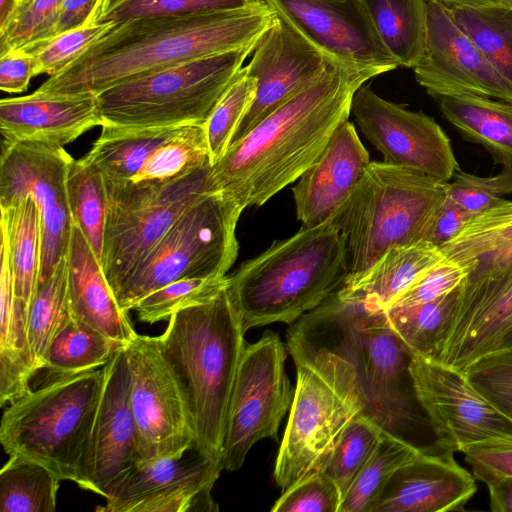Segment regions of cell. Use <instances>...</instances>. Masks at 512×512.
I'll return each instance as SVG.
<instances>
[{"label":"cell","mask_w":512,"mask_h":512,"mask_svg":"<svg viewBox=\"0 0 512 512\" xmlns=\"http://www.w3.org/2000/svg\"><path fill=\"white\" fill-rule=\"evenodd\" d=\"M326 57L385 73L399 65L382 44L361 0H264Z\"/></svg>","instance_id":"ffe728a7"},{"label":"cell","mask_w":512,"mask_h":512,"mask_svg":"<svg viewBox=\"0 0 512 512\" xmlns=\"http://www.w3.org/2000/svg\"><path fill=\"white\" fill-rule=\"evenodd\" d=\"M332 62L276 13L246 66L257 80V90L232 142L248 134L274 110L316 81Z\"/></svg>","instance_id":"44dd1931"},{"label":"cell","mask_w":512,"mask_h":512,"mask_svg":"<svg viewBox=\"0 0 512 512\" xmlns=\"http://www.w3.org/2000/svg\"><path fill=\"white\" fill-rule=\"evenodd\" d=\"M19 4L20 0H0V31L9 24Z\"/></svg>","instance_id":"91938a15"},{"label":"cell","mask_w":512,"mask_h":512,"mask_svg":"<svg viewBox=\"0 0 512 512\" xmlns=\"http://www.w3.org/2000/svg\"><path fill=\"white\" fill-rule=\"evenodd\" d=\"M409 371L442 449L455 453L478 443L512 442V421L471 385L463 371L414 355Z\"/></svg>","instance_id":"5bb4252c"},{"label":"cell","mask_w":512,"mask_h":512,"mask_svg":"<svg viewBox=\"0 0 512 512\" xmlns=\"http://www.w3.org/2000/svg\"><path fill=\"white\" fill-rule=\"evenodd\" d=\"M336 292L297 322L354 366L364 413L422 452L450 453L439 445L417 398L409 371L412 354L389 327L384 309Z\"/></svg>","instance_id":"3957f363"},{"label":"cell","mask_w":512,"mask_h":512,"mask_svg":"<svg viewBox=\"0 0 512 512\" xmlns=\"http://www.w3.org/2000/svg\"><path fill=\"white\" fill-rule=\"evenodd\" d=\"M296 386L274 467L282 491L320 468L348 423L365 406L354 366L296 322L287 333Z\"/></svg>","instance_id":"8992f818"},{"label":"cell","mask_w":512,"mask_h":512,"mask_svg":"<svg viewBox=\"0 0 512 512\" xmlns=\"http://www.w3.org/2000/svg\"><path fill=\"white\" fill-rule=\"evenodd\" d=\"M472 217V214L446 195L433 216L424 240L442 247L455 238Z\"/></svg>","instance_id":"db71d44e"},{"label":"cell","mask_w":512,"mask_h":512,"mask_svg":"<svg viewBox=\"0 0 512 512\" xmlns=\"http://www.w3.org/2000/svg\"><path fill=\"white\" fill-rule=\"evenodd\" d=\"M101 127L100 136L84 157L100 170L106 186L133 179L148 157L179 128Z\"/></svg>","instance_id":"d6a6232c"},{"label":"cell","mask_w":512,"mask_h":512,"mask_svg":"<svg viewBox=\"0 0 512 512\" xmlns=\"http://www.w3.org/2000/svg\"><path fill=\"white\" fill-rule=\"evenodd\" d=\"M444 117L472 142L483 145L495 161L512 165V103L475 95L440 98Z\"/></svg>","instance_id":"4dcf8cb0"},{"label":"cell","mask_w":512,"mask_h":512,"mask_svg":"<svg viewBox=\"0 0 512 512\" xmlns=\"http://www.w3.org/2000/svg\"><path fill=\"white\" fill-rule=\"evenodd\" d=\"M477 266L474 270H481L486 268L501 267L512 264V244L500 248L477 261ZM473 270V271H474Z\"/></svg>","instance_id":"680465c9"},{"label":"cell","mask_w":512,"mask_h":512,"mask_svg":"<svg viewBox=\"0 0 512 512\" xmlns=\"http://www.w3.org/2000/svg\"><path fill=\"white\" fill-rule=\"evenodd\" d=\"M348 276L343 238L328 220L275 241L228 276L245 331L294 323L341 288Z\"/></svg>","instance_id":"5b68a950"},{"label":"cell","mask_w":512,"mask_h":512,"mask_svg":"<svg viewBox=\"0 0 512 512\" xmlns=\"http://www.w3.org/2000/svg\"><path fill=\"white\" fill-rule=\"evenodd\" d=\"M66 257L71 316L124 346L129 344L137 332L120 307L100 260L75 224Z\"/></svg>","instance_id":"484cf974"},{"label":"cell","mask_w":512,"mask_h":512,"mask_svg":"<svg viewBox=\"0 0 512 512\" xmlns=\"http://www.w3.org/2000/svg\"><path fill=\"white\" fill-rule=\"evenodd\" d=\"M369 153L349 119L334 131L318 160L292 187L296 216L303 227L332 218L364 175Z\"/></svg>","instance_id":"603a6c76"},{"label":"cell","mask_w":512,"mask_h":512,"mask_svg":"<svg viewBox=\"0 0 512 512\" xmlns=\"http://www.w3.org/2000/svg\"><path fill=\"white\" fill-rule=\"evenodd\" d=\"M342 498L336 485L317 468L282 491L272 512H339Z\"/></svg>","instance_id":"816d5d0a"},{"label":"cell","mask_w":512,"mask_h":512,"mask_svg":"<svg viewBox=\"0 0 512 512\" xmlns=\"http://www.w3.org/2000/svg\"><path fill=\"white\" fill-rule=\"evenodd\" d=\"M502 2L505 6L512 8V0H502Z\"/></svg>","instance_id":"be15d7a7"},{"label":"cell","mask_w":512,"mask_h":512,"mask_svg":"<svg viewBox=\"0 0 512 512\" xmlns=\"http://www.w3.org/2000/svg\"><path fill=\"white\" fill-rule=\"evenodd\" d=\"M103 382V367L44 381L7 405L0 442L78 484Z\"/></svg>","instance_id":"ba28073f"},{"label":"cell","mask_w":512,"mask_h":512,"mask_svg":"<svg viewBox=\"0 0 512 512\" xmlns=\"http://www.w3.org/2000/svg\"><path fill=\"white\" fill-rule=\"evenodd\" d=\"M0 405L4 407L24 396L35 375L28 341V318L17 298L8 246L0 243Z\"/></svg>","instance_id":"83f0119b"},{"label":"cell","mask_w":512,"mask_h":512,"mask_svg":"<svg viewBox=\"0 0 512 512\" xmlns=\"http://www.w3.org/2000/svg\"><path fill=\"white\" fill-rule=\"evenodd\" d=\"M257 42L167 67L102 91L96 95L101 126H204Z\"/></svg>","instance_id":"9c48e42d"},{"label":"cell","mask_w":512,"mask_h":512,"mask_svg":"<svg viewBox=\"0 0 512 512\" xmlns=\"http://www.w3.org/2000/svg\"><path fill=\"white\" fill-rule=\"evenodd\" d=\"M445 257L441 247L425 240L389 248L356 280L343 284V299L371 301L383 309L422 274Z\"/></svg>","instance_id":"f1b7e54d"},{"label":"cell","mask_w":512,"mask_h":512,"mask_svg":"<svg viewBox=\"0 0 512 512\" xmlns=\"http://www.w3.org/2000/svg\"><path fill=\"white\" fill-rule=\"evenodd\" d=\"M115 26L116 24L109 22H92L21 50L35 55V76L47 74L51 77L63 71L91 44Z\"/></svg>","instance_id":"7dc6e473"},{"label":"cell","mask_w":512,"mask_h":512,"mask_svg":"<svg viewBox=\"0 0 512 512\" xmlns=\"http://www.w3.org/2000/svg\"><path fill=\"white\" fill-rule=\"evenodd\" d=\"M139 460L181 457L197 431L187 390L157 337L136 334L125 346Z\"/></svg>","instance_id":"8fae6325"},{"label":"cell","mask_w":512,"mask_h":512,"mask_svg":"<svg viewBox=\"0 0 512 512\" xmlns=\"http://www.w3.org/2000/svg\"><path fill=\"white\" fill-rule=\"evenodd\" d=\"M449 8L454 6H495L503 4L502 0H433Z\"/></svg>","instance_id":"94428289"},{"label":"cell","mask_w":512,"mask_h":512,"mask_svg":"<svg viewBox=\"0 0 512 512\" xmlns=\"http://www.w3.org/2000/svg\"><path fill=\"white\" fill-rule=\"evenodd\" d=\"M425 3V46L413 68L416 81L434 98L475 95L512 103V86L455 24L447 8L433 0Z\"/></svg>","instance_id":"d6986e66"},{"label":"cell","mask_w":512,"mask_h":512,"mask_svg":"<svg viewBox=\"0 0 512 512\" xmlns=\"http://www.w3.org/2000/svg\"><path fill=\"white\" fill-rule=\"evenodd\" d=\"M187 453L181 457L138 460L105 498V505L96 511H217L211 491L223 467L196 450L194 455Z\"/></svg>","instance_id":"ac0fdd59"},{"label":"cell","mask_w":512,"mask_h":512,"mask_svg":"<svg viewBox=\"0 0 512 512\" xmlns=\"http://www.w3.org/2000/svg\"><path fill=\"white\" fill-rule=\"evenodd\" d=\"M243 210L220 191L192 203L112 289L120 307L128 313L144 296L179 279L227 276L238 255Z\"/></svg>","instance_id":"30bf717a"},{"label":"cell","mask_w":512,"mask_h":512,"mask_svg":"<svg viewBox=\"0 0 512 512\" xmlns=\"http://www.w3.org/2000/svg\"><path fill=\"white\" fill-rule=\"evenodd\" d=\"M245 333L227 283L214 294L175 311L165 331L157 336L189 395L197 431L194 449L221 466Z\"/></svg>","instance_id":"277c9868"},{"label":"cell","mask_w":512,"mask_h":512,"mask_svg":"<svg viewBox=\"0 0 512 512\" xmlns=\"http://www.w3.org/2000/svg\"><path fill=\"white\" fill-rule=\"evenodd\" d=\"M67 192L73 223L101 262L108 209L104 177L85 157L73 159L68 170Z\"/></svg>","instance_id":"f35d334b"},{"label":"cell","mask_w":512,"mask_h":512,"mask_svg":"<svg viewBox=\"0 0 512 512\" xmlns=\"http://www.w3.org/2000/svg\"><path fill=\"white\" fill-rule=\"evenodd\" d=\"M218 189L207 164L129 205L108 206L101 266L113 289L195 201Z\"/></svg>","instance_id":"9a60e30c"},{"label":"cell","mask_w":512,"mask_h":512,"mask_svg":"<svg viewBox=\"0 0 512 512\" xmlns=\"http://www.w3.org/2000/svg\"><path fill=\"white\" fill-rule=\"evenodd\" d=\"M139 460L125 346L103 366V382L78 486L107 498Z\"/></svg>","instance_id":"e0dca14e"},{"label":"cell","mask_w":512,"mask_h":512,"mask_svg":"<svg viewBox=\"0 0 512 512\" xmlns=\"http://www.w3.org/2000/svg\"><path fill=\"white\" fill-rule=\"evenodd\" d=\"M286 358L282 340L270 330L245 346L229 404L223 469L239 470L258 441L277 439L294 395L285 369Z\"/></svg>","instance_id":"7c38bea8"},{"label":"cell","mask_w":512,"mask_h":512,"mask_svg":"<svg viewBox=\"0 0 512 512\" xmlns=\"http://www.w3.org/2000/svg\"><path fill=\"white\" fill-rule=\"evenodd\" d=\"M100 3L101 0H63L51 38L92 23Z\"/></svg>","instance_id":"9f6ffc18"},{"label":"cell","mask_w":512,"mask_h":512,"mask_svg":"<svg viewBox=\"0 0 512 512\" xmlns=\"http://www.w3.org/2000/svg\"><path fill=\"white\" fill-rule=\"evenodd\" d=\"M227 283L228 276L179 279L147 294L133 309L140 321L153 324L191 302L214 294Z\"/></svg>","instance_id":"ee69618b"},{"label":"cell","mask_w":512,"mask_h":512,"mask_svg":"<svg viewBox=\"0 0 512 512\" xmlns=\"http://www.w3.org/2000/svg\"><path fill=\"white\" fill-rule=\"evenodd\" d=\"M462 453L475 479L485 484L501 477H512V442L478 443Z\"/></svg>","instance_id":"f5cc1de1"},{"label":"cell","mask_w":512,"mask_h":512,"mask_svg":"<svg viewBox=\"0 0 512 512\" xmlns=\"http://www.w3.org/2000/svg\"><path fill=\"white\" fill-rule=\"evenodd\" d=\"M461 290L462 284L430 302L384 309L389 327L412 355L439 358L454 324Z\"/></svg>","instance_id":"1f68e13d"},{"label":"cell","mask_w":512,"mask_h":512,"mask_svg":"<svg viewBox=\"0 0 512 512\" xmlns=\"http://www.w3.org/2000/svg\"><path fill=\"white\" fill-rule=\"evenodd\" d=\"M72 161L63 147L2 142L0 207L30 195L40 209L43 228L40 283L50 277L67 255L74 224L67 192Z\"/></svg>","instance_id":"4fadbf2b"},{"label":"cell","mask_w":512,"mask_h":512,"mask_svg":"<svg viewBox=\"0 0 512 512\" xmlns=\"http://www.w3.org/2000/svg\"><path fill=\"white\" fill-rule=\"evenodd\" d=\"M385 431L375 419L360 412L345 427L320 466L336 485L342 501L376 450Z\"/></svg>","instance_id":"60d3db41"},{"label":"cell","mask_w":512,"mask_h":512,"mask_svg":"<svg viewBox=\"0 0 512 512\" xmlns=\"http://www.w3.org/2000/svg\"><path fill=\"white\" fill-rule=\"evenodd\" d=\"M127 1L129 0H101L99 11L94 21L112 12Z\"/></svg>","instance_id":"6125c7cd"},{"label":"cell","mask_w":512,"mask_h":512,"mask_svg":"<svg viewBox=\"0 0 512 512\" xmlns=\"http://www.w3.org/2000/svg\"><path fill=\"white\" fill-rule=\"evenodd\" d=\"M36 57L33 53L16 50L0 55V89L20 93L27 89L35 76Z\"/></svg>","instance_id":"11a10c76"},{"label":"cell","mask_w":512,"mask_h":512,"mask_svg":"<svg viewBox=\"0 0 512 512\" xmlns=\"http://www.w3.org/2000/svg\"><path fill=\"white\" fill-rule=\"evenodd\" d=\"M351 112L365 137L384 161L449 182L459 170L450 139L423 112H413L362 85L354 94Z\"/></svg>","instance_id":"2e32d148"},{"label":"cell","mask_w":512,"mask_h":512,"mask_svg":"<svg viewBox=\"0 0 512 512\" xmlns=\"http://www.w3.org/2000/svg\"><path fill=\"white\" fill-rule=\"evenodd\" d=\"M463 372L471 385L512 421V348L486 354Z\"/></svg>","instance_id":"c3c4849f"},{"label":"cell","mask_w":512,"mask_h":512,"mask_svg":"<svg viewBox=\"0 0 512 512\" xmlns=\"http://www.w3.org/2000/svg\"><path fill=\"white\" fill-rule=\"evenodd\" d=\"M420 452L405 439L385 431L342 501L339 512H373L394 473Z\"/></svg>","instance_id":"ab89813d"},{"label":"cell","mask_w":512,"mask_h":512,"mask_svg":"<svg viewBox=\"0 0 512 512\" xmlns=\"http://www.w3.org/2000/svg\"><path fill=\"white\" fill-rule=\"evenodd\" d=\"M383 73L332 62L316 81L230 144L212 165L218 191L244 209L262 206L318 160L349 118L355 92Z\"/></svg>","instance_id":"6da1fadb"},{"label":"cell","mask_w":512,"mask_h":512,"mask_svg":"<svg viewBox=\"0 0 512 512\" xmlns=\"http://www.w3.org/2000/svg\"><path fill=\"white\" fill-rule=\"evenodd\" d=\"M387 51L399 66L414 68L426 37L425 0H361Z\"/></svg>","instance_id":"836d02e7"},{"label":"cell","mask_w":512,"mask_h":512,"mask_svg":"<svg viewBox=\"0 0 512 512\" xmlns=\"http://www.w3.org/2000/svg\"><path fill=\"white\" fill-rule=\"evenodd\" d=\"M512 341V264L472 271L463 281L454 324L436 361L463 371Z\"/></svg>","instance_id":"7402d4cb"},{"label":"cell","mask_w":512,"mask_h":512,"mask_svg":"<svg viewBox=\"0 0 512 512\" xmlns=\"http://www.w3.org/2000/svg\"><path fill=\"white\" fill-rule=\"evenodd\" d=\"M0 211L1 236L8 246L15 294L28 318L40 283L43 243L40 209L36 201L27 195L0 207Z\"/></svg>","instance_id":"f546056e"},{"label":"cell","mask_w":512,"mask_h":512,"mask_svg":"<svg viewBox=\"0 0 512 512\" xmlns=\"http://www.w3.org/2000/svg\"><path fill=\"white\" fill-rule=\"evenodd\" d=\"M262 0H129L94 23L121 24L156 16H191L233 11Z\"/></svg>","instance_id":"bcb514c9"},{"label":"cell","mask_w":512,"mask_h":512,"mask_svg":"<svg viewBox=\"0 0 512 512\" xmlns=\"http://www.w3.org/2000/svg\"><path fill=\"white\" fill-rule=\"evenodd\" d=\"M447 182L414 169L373 161L330 219L345 246L350 283L391 247L424 240Z\"/></svg>","instance_id":"52a82bcc"},{"label":"cell","mask_w":512,"mask_h":512,"mask_svg":"<svg viewBox=\"0 0 512 512\" xmlns=\"http://www.w3.org/2000/svg\"><path fill=\"white\" fill-rule=\"evenodd\" d=\"M493 512H512V477H501L486 483Z\"/></svg>","instance_id":"6f0895ef"},{"label":"cell","mask_w":512,"mask_h":512,"mask_svg":"<svg viewBox=\"0 0 512 512\" xmlns=\"http://www.w3.org/2000/svg\"><path fill=\"white\" fill-rule=\"evenodd\" d=\"M447 10L487 62L512 86V8L501 4Z\"/></svg>","instance_id":"d590c367"},{"label":"cell","mask_w":512,"mask_h":512,"mask_svg":"<svg viewBox=\"0 0 512 512\" xmlns=\"http://www.w3.org/2000/svg\"><path fill=\"white\" fill-rule=\"evenodd\" d=\"M60 481L42 464L9 455L0 471V511L54 512Z\"/></svg>","instance_id":"8d00e7d4"},{"label":"cell","mask_w":512,"mask_h":512,"mask_svg":"<svg viewBox=\"0 0 512 512\" xmlns=\"http://www.w3.org/2000/svg\"><path fill=\"white\" fill-rule=\"evenodd\" d=\"M476 261L445 257L398 294L385 308L417 305L433 301L462 284L476 268Z\"/></svg>","instance_id":"f907efd6"},{"label":"cell","mask_w":512,"mask_h":512,"mask_svg":"<svg viewBox=\"0 0 512 512\" xmlns=\"http://www.w3.org/2000/svg\"><path fill=\"white\" fill-rule=\"evenodd\" d=\"M24 1H27V0H20V2H24Z\"/></svg>","instance_id":"03108f58"},{"label":"cell","mask_w":512,"mask_h":512,"mask_svg":"<svg viewBox=\"0 0 512 512\" xmlns=\"http://www.w3.org/2000/svg\"><path fill=\"white\" fill-rule=\"evenodd\" d=\"M62 2L63 0L20 2L9 24L0 31V55L49 40Z\"/></svg>","instance_id":"f6af8a7d"},{"label":"cell","mask_w":512,"mask_h":512,"mask_svg":"<svg viewBox=\"0 0 512 512\" xmlns=\"http://www.w3.org/2000/svg\"><path fill=\"white\" fill-rule=\"evenodd\" d=\"M509 244H512V201L504 199L474 215L462 231L441 248L449 258L477 262Z\"/></svg>","instance_id":"b9f144b4"},{"label":"cell","mask_w":512,"mask_h":512,"mask_svg":"<svg viewBox=\"0 0 512 512\" xmlns=\"http://www.w3.org/2000/svg\"><path fill=\"white\" fill-rule=\"evenodd\" d=\"M508 348H512V341H511V343L505 349H508Z\"/></svg>","instance_id":"e7e4bbea"},{"label":"cell","mask_w":512,"mask_h":512,"mask_svg":"<svg viewBox=\"0 0 512 512\" xmlns=\"http://www.w3.org/2000/svg\"><path fill=\"white\" fill-rule=\"evenodd\" d=\"M102 125L93 94L30 95L0 101V132L9 142L64 147L95 126Z\"/></svg>","instance_id":"cb8c5ba5"},{"label":"cell","mask_w":512,"mask_h":512,"mask_svg":"<svg viewBox=\"0 0 512 512\" xmlns=\"http://www.w3.org/2000/svg\"><path fill=\"white\" fill-rule=\"evenodd\" d=\"M207 164L211 162L204 126L179 127L148 157L133 179L119 186H106L108 206L149 198Z\"/></svg>","instance_id":"4316f807"},{"label":"cell","mask_w":512,"mask_h":512,"mask_svg":"<svg viewBox=\"0 0 512 512\" xmlns=\"http://www.w3.org/2000/svg\"><path fill=\"white\" fill-rule=\"evenodd\" d=\"M275 11L264 1L191 16H156L116 25L36 92L97 95L120 83L258 41Z\"/></svg>","instance_id":"7a4b0ae2"},{"label":"cell","mask_w":512,"mask_h":512,"mask_svg":"<svg viewBox=\"0 0 512 512\" xmlns=\"http://www.w3.org/2000/svg\"><path fill=\"white\" fill-rule=\"evenodd\" d=\"M453 454L420 452L394 473L373 512L462 510L477 490L476 479Z\"/></svg>","instance_id":"d4e9b609"},{"label":"cell","mask_w":512,"mask_h":512,"mask_svg":"<svg viewBox=\"0 0 512 512\" xmlns=\"http://www.w3.org/2000/svg\"><path fill=\"white\" fill-rule=\"evenodd\" d=\"M70 318L68 266L64 257L50 277L39 284L28 316V341L35 374L44 368L52 339Z\"/></svg>","instance_id":"74e56055"},{"label":"cell","mask_w":512,"mask_h":512,"mask_svg":"<svg viewBox=\"0 0 512 512\" xmlns=\"http://www.w3.org/2000/svg\"><path fill=\"white\" fill-rule=\"evenodd\" d=\"M453 178L452 182H447V196L473 216L499 204L503 196L512 193V165H504L501 172L488 177L458 170Z\"/></svg>","instance_id":"681fc988"},{"label":"cell","mask_w":512,"mask_h":512,"mask_svg":"<svg viewBox=\"0 0 512 512\" xmlns=\"http://www.w3.org/2000/svg\"><path fill=\"white\" fill-rule=\"evenodd\" d=\"M257 90V80L242 67L204 124L211 165L227 151Z\"/></svg>","instance_id":"7bdbcfd3"},{"label":"cell","mask_w":512,"mask_h":512,"mask_svg":"<svg viewBox=\"0 0 512 512\" xmlns=\"http://www.w3.org/2000/svg\"><path fill=\"white\" fill-rule=\"evenodd\" d=\"M122 347L71 316L51 341L43 368L47 371L45 381L102 368Z\"/></svg>","instance_id":"e575fe53"}]
</instances>
